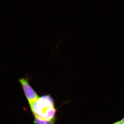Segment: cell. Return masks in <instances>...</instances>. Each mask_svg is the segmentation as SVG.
<instances>
[{
    "label": "cell",
    "instance_id": "1",
    "mask_svg": "<svg viewBox=\"0 0 124 124\" xmlns=\"http://www.w3.org/2000/svg\"><path fill=\"white\" fill-rule=\"evenodd\" d=\"M35 118L49 121L55 118L56 110L52 98L49 95H43L30 104Z\"/></svg>",
    "mask_w": 124,
    "mask_h": 124
},
{
    "label": "cell",
    "instance_id": "2",
    "mask_svg": "<svg viewBox=\"0 0 124 124\" xmlns=\"http://www.w3.org/2000/svg\"><path fill=\"white\" fill-rule=\"evenodd\" d=\"M25 94L29 105L38 100L39 97L29 85L27 79L23 78L19 80Z\"/></svg>",
    "mask_w": 124,
    "mask_h": 124
},
{
    "label": "cell",
    "instance_id": "3",
    "mask_svg": "<svg viewBox=\"0 0 124 124\" xmlns=\"http://www.w3.org/2000/svg\"><path fill=\"white\" fill-rule=\"evenodd\" d=\"M55 118L49 121L41 120L35 118L34 122L35 124H55Z\"/></svg>",
    "mask_w": 124,
    "mask_h": 124
},
{
    "label": "cell",
    "instance_id": "4",
    "mask_svg": "<svg viewBox=\"0 0 124 124\" xmlns=\"http://www.w3.org/2000/svg\"><path fill=\"white\" fill-rule=\"evenodd\" d=\"M113 124H123L121 121H119L116 122V123Z\"/></svg>",
    "mask_w": 124,
    "mask_h": 124
},
{
    "label": "cell",
    "instance_id": "5",
    "mask_svg": "<svg viewBox=\"0 0 124 124\" xmlns=\"http://www.w3.org/2000/svg\"><path fill=\"white\" fill-rule=\"evenodd\" d=\"M122 121V123H123V124H124V118L122 119V120H121Z\"/></svg>",
    "mask_w": 124,
    "mask_h": 124
}]
</instances>
